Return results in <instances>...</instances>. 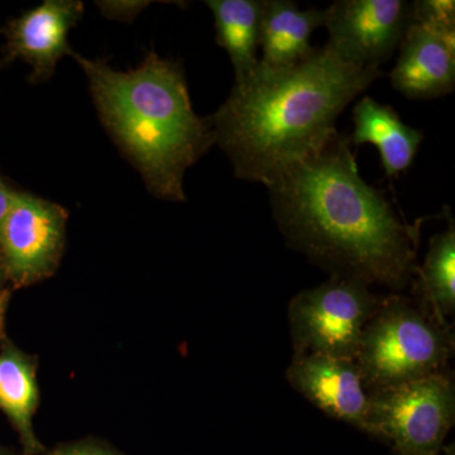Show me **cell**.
<instances>
[{
  "label": "cell",
  "instance_id": "6da1fadb",
  "mask_svg": "<svg viewBox=\"0 0 455 455\" xmlns=\"http://www.w3.org/2000/svg\"><path fill=\"white\" fill-rule=\"evenodd\" d=\"M349 137L339 133L267 187L287 243L331 277L407 286L415 275L421 221L398 217L383 191L359 173Z\"/></svg>",
  "mask_w": 455,
  "mask_h": 455
},
{
  "label": "cell",
  "instance_id": "7a4b0ae2",
  "mask_svg": "<svg viewBox=\"0 0 455 455\" xmlns=\"http://www.w3.org/2000/svg\"><path fill=\"white\" fill-rule=\"evenodd\" d=\"M381 76V68L350 65L326 46L289 68L259 62L209 116L215 145L236 178L267 188L322 151L338 133V116Z\"/></svg>",
  "mask_w": 455,
  "mask_h": 455
},
{
  "label": "cell",
  "instance_id": "3957f363",
  "mask_svg": "<svg viewBox=\"0 0 455 455\" xmlns=\"http://www.w3.org/2000/svg\"><path fill=\"white\" fill-rule=\"evenodd\" d=\"M71 57L88 77L101 122L155 196L185 202V172L212 146L211 119L194 112L181 68L149 52L133 70Z\"/></svg>",
  "mask_w": 455,
  "mask_h": 455
},
{
  "label": "cell",
  "instance_id": "277c9868",
  "mask_svg": "<svg viewBox=\"0 0 455 455\" xmlns=\"http://www.w3.org/2000/svg\"><path fill=\"white\" fill-rule=\"evenodd\" d=\"M453 352L449 326L394 295L382 298L364 329L355 363L373 394L444 372Z\"/></svg>",
  "mask_w": 455,
  "mask_h": 455
},
{
  "label": "cell",
  "instance_id": "5b68a950",
  "mask_svg": "<svg viewBox=\"0 0 455 455\" xmlns=\"http://www.w3.org/2000/svg\"><path fill=\"white\" fill-rule=\"evenodd\" d=\"M381 301L368 284L340 277L299 292L287 311L293 355L355 361L362 334Z\"/></svg>",
  "mask_w": 455,
  "mask_h": 455
},
{
  "label": "cell",
  "instance_id": "8992f818",
  "mask_svg": "<svg viewBox=\"0 0 455 455\" xmlns=\"http://www.w3.org/2000/svg\"><path fill=\"white\" fill-rule=\"evenodd\" d=\"M454 419V381L444 371L371 394L366 433L397 455H439Z\"/></svg>",
  "mask_w": 455,
  "mask_h": 455
},
{
  "label": "cell",
  "instance_id": "52a82bcc",
  "mask_svg": "<svg viewBox=\"0 0 455 455\" xmlns=\"http://www.w3.org/2000/svg\"><path fill=\"white\" fill-rule=\"evenodd\" d=\"M68 217L59 204L16 191L0 226V260L14 287L55 274L64 253Z\"/></svg>",
  "mask_w": 455,
  "mask_h": 455
},
{
  "label": "cell",
  "instance_id": "ba28073f",
  "mask_svg": "<svg viewBox=\"0 0 455 455\" xmlns=\"http://www.w3.org/2000/svg\"><path fill=\"white\" fill-rule=\"evenodd\" d=\"M414 23V2L338 0L324 9L325 46L350 65L379 68Z\"/></svg>",
  "mask_w": 455,
  "mask_h": 455
},
{
  "label": "cell",
  "instance_id": "9c48e42d",
  "mask_svg": "<svg viewBox=\"0 0 455 455\" xmlns=\"http://www.w3.org/2000/svg\"><path fill=\"white\" fill-rule=\"evenodd\" d=\"M84 4L79 0H46L8 23L7 38L0 68L16 60L31 66V83H44L55 74L62 56L74 52L68 33L82 20Z\"/></svg>",
  "mask_w": 455,
  "mask_h": 455
},
{
  "label": "cell",
  "instance_id": "30bf717a",
  "mask_svg": "<svg viewBox=\"0 0 455 455\" xmlns=\"http://www.w3.org/2000/svg\"><path fill=\"white\" fill-rule=\"evenodd\" d=\"M286 377L317 409L366 433L371 394L355 361L323 355H293Z\"/></svg>",
  "mask_w": 455,
  "mask_h": 455
},
{
  "label": "cell",
  "instance_id": "8fae6325",
  "mask_svg": "<svg viewBox=\"0 0 455 455\" xmlns=\"http://www.w3.org/2000/svg\"><path fill=\"white\" fill-rule=\"evenodd\" d=\"M395 90L427 100L451 94L455 86V31L414 23L390 75Z\"/></svg>",
  "mask_w": 455,
  "mask_h": 455
},
{
  "label": "cell",
  "instance_id": "7c38bea8",
  "mask_svg": "<svg viewBox=\"0 0 455 455\" xmlns=\"http://www.w3.org/2000/svg\"><path fill=\"white\" fill-rule=\"evenodd\" d=\"M355 131L350 143L376 146L388 179L405 172L414 164L424 140L423 132L405 124L391 106L370 97L362 98L353 109Z\"/></svg>",
  "mask_w": 455,
  "mask_h": 455
},
{
  "label": "cell",
  "instance_id": "4fadbf2b",
  "mask_svg": "<svg viewBox=\"0 0 455 455\" xmlns=\"http://www.w3.org/2000/svg\"><path fill=\"white\" fill-rule=\"evenodd\" d=\"M324 26V11L299 8L291 0H266L260 23L262 57L267 68H289L307 59L315 47L310 38Z\"/></svg>",
  "mask_w": 455,
  "mask_h": 455
},
{
  "label": "cell",
  "instance_id": "5bb4252c",
  "mask_svg": "<svg viewBox=\"0 0 455 455\" xmlns=\"http://www.w3.org/2000/svg\"><path fill=\"white\" fill-rule=\"evenodd\" d=\"M38 403L40 392L35 362L7 341L0 350V410L17 430L25 455L44 453L33 427Z\"/></svg>",
  "mask_w": 455,
  "mask_h": 455
},
{
  "label": "cell",
  "instance_id": "9a60e30c",
  "mask_svg": "<svg viewBox=\"0 0 455 455\" xmlns=\"http://www.w3.org/2000/svg\"><path fill=\"white\" fill-rule=\"evenodd\" d=\"M205 4L214 16L217 44L235 68V84L245 82L259 62L257 50L266 0H208Z\"/></svg>",
  "mask_w": 455,
  "mask_h": 455
},
{
  "label": "cell",
  "instance_id": "2e32d148",
  "mask_svg": "<svg viewBox=\"0 0 455 455\" xmlns=\"http://www.w3.org/2000/svg\"><path fill=\"white\" fill-rule=\"evenodd\" d=\"M416 290L429 307L431 317L447 325L455 311V224L448 215V228L430 239L421 267H416ZM448 326V325H447Z\"/></svg>",
  "mask_w": 455,
  "mask_h": 455
},
{
  "label": "cell",
  "instance_id": "e0dca14e",
  "mask_svg": "<svg viewBox=\"0 0 455 455\" xmlns=\"http://www.w3.org/2000/svg\"><path fill=\"white\" fill-rule=\"evenodd\" d=\"M415 23L455 31L453 0H415Z\"/></svg>",
  "mask_w": 455,
  "mask_h": 455
},
{
  "label": "cell",
  "instance_id": "ac0fdd59",
  "mask_svg": "<svg viewBox=\"0 0 455 455\" xmlns=\"http://www.w3.org/2000/svg\"><path fill=\"white\" fill-rule=\"evenodd\" d=\"M44 455H122L116 449L110 448L97 440H82L60 445Z\"/></svg>",
  "mask_w": 455,
  "mask_h": 455
},
{
  "label": "cell",
  "instance_id": "d6986e66",
  "mask_svg": "<svg viewBox=\"0 0 455 455\" xmlns=\"http://www.w3.org/2000/svg\"><path fill=\"white\" fill-rule=\"evenodd\" d=\"M99 7L103 9V13L107 17L121 18V20H127V17H136L140 9L146 7L147 3L143 2H103L98 3Z\"/></svg>",
  "mask_w": 455,
  "mask_h": 455
},
{
  "label": "cell",
  "instance_id": "ffe728a7",
  "mask_svg": "<svg viewBox=\"0 0 455 455\" xmlns=\"http://www.w3.org/2000/svg\"><path fill=\"white\" fill-rule=\"evenodd\" d=\"M14 194H16V190H12L0 178V226H2L3 220L7 217L9 209L13 204Z\"/></svg>",
  "mask_w": 455,
  "mask_h": 455
},
{
  "label": "cell",
  "instance_id": "44dd1931",
  "mask_svg": "<svg viewBox=\"0 0 455 455\" xmlns=\"http://www.w3.org/2000/svg\"><path fill=\"white\" fill-rule=\"evenodd\" d=\"M8 299L9 291L0 298V334H2L3 331V323H4V314L5 309H7Z\"/></svg>",
  "mask_w": 455,
  "mask_h": 455
},
{
  "label": "cell",
  "instance_id": "7402d4cb",
  "mask_svg": "<svg viewBox=\"0 0 455 455\" xmlns=\"http://www.w3.org/2000/svg\"><path fill=\"white\" fill-rule=\"evenodd\" d=\"M5 283H7V276H5L4 268H3L2 260H0V298L8 292L5 289Z\"/></svg>",
  "mask_w": 455,
  "mask_h": 455
},
{
  "label": "cell",
  "instance_id": "603a6c76",
  "mask_svg": "<svg viewBox=\"0 0 455 455\" xmlns=\"http://www.w3.org/2000/svg\"><path fill=\"white\" fill-rule=\"evenodd\" d=\"M0 455H7L5 454L4 449H3L2 447H0Z\"/></svg>",
  "mask_w": 455,
  "mask_h": 455
},
{
  "label": "cell",
  "instance_id": "cb8c5ba5",
  "mask_svg": "<svg viewBox=\"0 0 455 455\" xmlns=\"http://www.w3.org/2000/svg\"><path fill=\"white\" fill-rule=\"evenodd\" d=\"M0 33H3V28H0Z\"/></svg>",
  "mask_w": 455,
  "mask_h": 455
}]
</instances>
